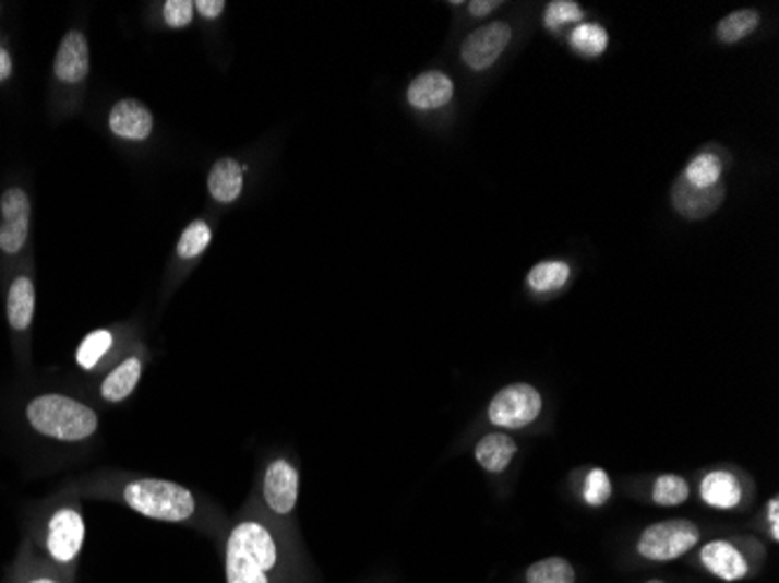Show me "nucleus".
<instances>
[{
  "mask_svg": "<svg viewBox=\"0 0 779 583\" xmlns=\"http://www.w3.org/2000/svg\"><path fill=\"white\" fill-rule=\"evenodd\" d=\"M278 568V542L260 519H241L231 527L225 551L227 583H271Z\"/></svg>",
  "mask_w": 779,
  "mask_h": 583,
  "instance_id": "nucleus-1",
  "label": "nucleus"
},
{
  "mask_svg": "<svg viewBox=\"0 0 779 583\" xmlns=\"http://www.w3.org/2000/svg\"><path fill=\"white\" fill-rule=\"evenodd\" d=\"M120 495L131 511L152 521L188 523L196 513L194 492L164 478H131Z\"/></svg>",
  "mask_w": 779,
  "mask_h": 583,
  "instance_id": "nucleus-2",
  "label": "nucleus"
},
{
  "mask_svg": "<svg viewBox=\"0 0 779 583\" xmlns=\"http://www.w3.org/2000/svg\"><path fill=\"white\" fill-rule=\"evenodd\" d=\"M26 418L36 432L57 441H82L96 435V411L63 394H40L26 406Z\"/></svg>",
  "mask_w": 779,
  "mask_h": 583,
  "instance_id": "nucleus-3",
  "label": "nucleus"
},
{
  "mask_svg": "<svg viewBox=\"0 0 779 583\" xmlns=\"http://www.w3.org/2000/svg\"><path fill=\"white\" fill-rule=\"evenodd\" d=\"M700 539V530L696 523L684 519L660 521L649 525L645 533L639 535L637 554L647 560L668 562L688 554L693 546Z\"/></svg>",
  "mask_w": 779,
  "mask_h": 583,
  "instance_id": "nucleus-4",
  "label": "nucleus"
},
{
  "mask_svg": "<svg viewBox=\"0 0 779 583\" xmlns=\"http://www.w3.org/2000/svg\"><path fill=\"white\" fill-rule=\"evenodd\" d=\"M541 408H544V400L535 385L512 383L502 388L490 402L488 420L502 430H523L539 418Z\"/></svg>",
  "mask_w": 779,
  "mask_h": 583,
  "instance_id": "nucleus-5",
  "label": "nucleus"
},
{
  "mask_svg": "<svg viewBox=\"0 0 779 583\" xmlns=\"http://www.w3.org/2000/svg\"><path fill=\"white\" fill-rule=\"evenodd\" d=\"M514 28L510 22H490L474 28L460 47L463 63L474 73H483L493 68L512 45Z\"/></svg>",
  "mask_w": 779,
  "mask_h": 583,
  "instance_id": "nucleus-6",
  "label": "nucleus"
},
{
  "mask_svg": "<svg viewBox=\"0 0 779 583\" xmlns=\"http://www.w3.org/2000/svg\"><path fill=\"white\" fill-rule=\"evenodd\" d=\"M262 495L266 507L276 516H290L299 502V469L287 457H276L268 462L264 472Z\"/></svg>",
  "mask_w": 779,
  "mask_h": 583,
  "instance_id": "nucleus-7",
  "label": "nucleus"
},
{
  "mask_svg": "<svg viewBox=\"0 0 779 583\" xmlns=\"http://www.w3.org/2000/svg\"><path fill=\"white\" fill-rule=\"evenodd\" d=\"M0 250L8 254L20 252L28 241V225H31V201L20 187L10 190L0 199Z\"/></svg>",
  "mask_w": 779,
  "mask_h": 583,
  "instance_id": "nucleus-8",
  "label": "nucleus"
},
{
  "mask_svg": "<svg viewBox=\"0 0 779 583\" xmlns=\"http://www.w3.org/2000/svg\"><path fill=\"white\" fill-rule=\"evenodd\" d=\"M84 544V521L77 509H59L47 527V551L57 562H73Z\"/></svg>",
  "mask_w": 779,
  "mask_h": 583,
  "instance_id": "nucleus-9",
  "label": "nucleus"
},
{
  "mask_svg": "<svg viewBox=\"0 0 779 583\" xmlns=\"http://www.w3.org/2000/svg\"><path fill=\"white\" fill-rule=\"evenodd\" d=\"M108 127L117 139L143 143L152 135V129H155V117L139 98H122L112 106L108 115Z\"/></svg>",
  "mask_w": 779,
  "mask_h": 583,
  "instance_id": "nucleus-10",
  "label": "nucleus"
},
{
  "mask_svg": "<svg viewBox=\"0 0 779 583\" xmlns=\"http://www.w3.org/2000/svg\"><path fill=\"white\" fill-rule=\"evenodd\" d=\"M455 96V82L444 71H426L411 80L406 100L418 112H434L446 108Z\"/></svg>",
  "mask_w": 779,
  "mask_h": 583,
  "instance_id": "nucleus-11",
  "label": "nucleus"
},
{
  "mask_svg": "<svg viewBox=\"0 0 779 583\" xmlns=\"http://www.w3.org/2000/svg\"><path fill=\"white\" fill-rule=\"evenodd\" d=\"M55 75L65 84H77L89 75V43L80 31H68L55 59Z\"/></svg>",
  "mask_w": 779,
  "mask_h": 583,
  "instance_id": "nucleus-12",
  "label": "nucleus"
},
{
  "mask_svg": "<svg viewBox=\"0 0 779 583\" xmlns=\"http://www.w3.org/2000/svg\"><path fill=\"white\" fill-rule=\"evenodd\" d=\"M726 199V187L719 185L715 190H696L682 178L672 187V205L686 219H703L712 215Z\"/></svg>",
  "mask_w": 779,
  "mask_h": 583,
  "instance_id": "nucleus-13",
  "label": "nucleus"
},
{
  "mask_svg": "<svg viewBox=\"0 0 779 583\" xmlns=\"http://www.w3.org/2000/svg\"><path fill=\"white\" fill-rule=\"evenodd\" d=\"M700 560L709 572L717 574L723 581H740L750 572L747 558H744L733 544L721 539L709 542L700 551Z\"/></svg>",
  "mask_w": 779,
  "mask_h": 583,
  "instance_id": "nucleus-14",
  "label": "nucleus"
},
{
  "mask_svg": "<svg viewBox=\"0 0 779 583\" xmlns=\"http://www.w3.org/2000/svg\"><path fill=\"white\" fill-rule=\"evenodd\" d=\"M243 174L245 168L241 162H236L233 157H223L217 159L211 170H208V194L213 201L229 205L233 201H239L243 194Z\"/></svg>",
  "mask_w": 779,
  "mask_h": 583,
  "instance_id": "nucleus-15",
  "label": "nucleus"
},
{
  "mask_svg": "<svg viewBox=\"0 0 779 583\" xmlns=\"http://www.w3.org/2000/svg\"><path fill=\"white\" fill-rule=\"evenodd\" d=\"M700 497H703V502L712 509L731 511L742 504V486H740L735 474L717 469V472H709L703 476Z\"/></svg>",
  "mask_w": 779,
  "mask_h": 583,
  "instance_id": "nucleus-16",
  "label": "nucleus"
},
{
  "mask_svg": "<svg viewBox=\"0 0 779 583\" xmlns=\"http://www.w3.org/2000/svg\"><path fill=\"white\" fill-rule=\"evenodd\" d=\"M518 453V443L506 437L504 432H493L481 437V441L474 449V457L488 474H502L512 465V460Z\"/></svg>",
  "mask_w": 779,
  "mask_h": 583,
  "instance_id": "nucleus-17",
  "label": "nucleus"
},
{
  "mask_svg": "<svg viewBox=\"0 0 779 583\" xmlns=\"http://www.w3.org/2000/svg\"><path fill=\"white\" fill-rule=\"evenodd\" d=\"M143 376V362L141 357H127L124 362L117 365L108 376L106 381L100 383V397L112 404H120L127 397H131L133 390L139 388V381Z\"/></svg>",
  "mask_w": 779,
  "mask_h": 583,
  "instance_id": "nucleus-18",
  "label": "nucleus"
},
{
  "mask_svg": "<svg viewBox=\"0 0 779 583\" xmlns=\"http://www.w3.org/2000/svg\"><path fill=\"white\" fill-rule=\"evenodd\" d=\"M723 168H726V159L721 157V154H717L712 150H705L686 164L682 180L691 187H696V190H715V187L723 185L721 182Z\"/></svg>",
  "mask_w": 779,
  "mask_h": 583,
  "instance_id": "nucleus-19",
  "label": "nucleus"
},
{
  "mask_svg": "<svg viewBox=\"0 0 779 583\" xmlns=\"http://www.w3.org/2000/svg\"><path fill=\"white\" fill-rule=\"evenodd\" d=\"M33 311H36V287H33L31 278L20 276L8 295V320L10 328L16 332L28 330V324L33 320Z\"/></svg>",
  "mask_w": 779,
  "mask_h": 583,
  "instance_id": "nucleus-20",
  "label": "nucleus"
},
{
  "mask_svg": "<svg viewBox=\"0 0 779 583\" xmlns=\"http://www.w3.org/2000/svg\"><path fill=\"white\" fill-rule=\"evenodd\" d=\"M572 278V266L565 260H541L528 271V287L535 295H551L563 289Z\"/></svg>",
  "mask_w": 779,
  "mask_h": 583,
  "instance_id": "nucleus-21",
  "label": "nucleus"
},
{
  "mask_svg": "<svg viewBox=\"0 0 779 583\" xmlns=\"http://www.w3.org/2000/svg\"><path fill=\"white\" fill-rule=\"evenodd\" d=\"M570 47L584 59H598L609 47V31L598 22H582L570 33Z\"/></svg>",
  "mask_w": 779,
  "mask_h": 583,
  "instance_id": "nucleus-22",
  "label": "nucleus"
},
{
  "mask_svg": "<svg viewBox=\"0 0 779 583\" xmlns=\"http://www.w3.org/2000/svg\"><path fill=\"white\" fill-rule=\"evenodd\" d=\"M760 26V12L744 8L735 10L731 14H726L723 20L717 24V38L723 45H738L742 40H747L754 36L756 28Z\"/></svg>",
  "mask_w": 779,
  "mask_h": 583,
  "instance_id": "nucleus-23",
  "label": "nucleus"
},
{
  "mask_svg": "<svg viewBox=\"0 0 779 583\" xmlns=\"http://www.w3.org/2000/svg\"><path fill=\"white\" fill-rule=\"evenodd\" d=\"M688 495L691 486L680 474H660L651 488V500L658 507H680L688 500Z\"/></svg>",
  "mask_w": 779,
  "mask_h": 583,
  "instance_id": "nucleus-24",
  "label": "nucleus"
},
{
  "mask_svg": "<svg viewBox=\"0 0 779 583\" xmlns=\"http://www.w3.org/2000/svg\"><path fill=\"white\" fill-rule=\"evenodd\" d=\"M211 238H213V229H211L208 222L206 219H194L180 234V241H178L176 252H178L180 260H196V257H201L203 252L208 250Z\"/></svg>",
  "mask_w": 779,
  "mask_h": 583,
  "instance_id": "nucleus-25",
  "label": "nucleus"
},
{
  "mask_svg": "<svg viewBox=\"0 0 779 583\" xmlns=\"http://www.w3.org/2000/svg\"><path fill=\"white\" fill-rule=\"evenodd\" d=\"M528 583H574L577 581V572H574L572 564L565 558H547L539 560L528 568L525 574Z\"/></svg>",
  "mask_w": 779,
  "mask_h": 583,
  "instance_id": "nucleus-26",
  "label": "nucleus"
},
{
  "mask_svg": "<svg viewBox=\"0 0 779 583\" xmlns=\"http://www.w3.org/2000/svg\"><path fill=\"white\" fill-rule=\"evenodd\" d=\"M112 343H115V336L110 330H96L92 332L87 338H84L80 343V348H77V365L82 369H94L100 359H104L108 355V350L112 348Z\"/></svg>",
  "mask_w": 779,
  "mask_h": 583,
  "instance_id": "nucleus-27",
  "label": "nucleus"
},
{
  "mask_svg": "<svg viewBox=\"0 0 779 583\" xmlns=\"http://www.w3.org/2000/svg\"><path fill=\"white\" fill-rule=\"evenodd\" d=\"M584 22V8L574 0H551L544 10V26L551 33L563 31L565 26H577Z\"/></svg>",
  "mask_w": 779,
  "mask_h": 583,
  "instance_id": "nucleus-28",
  "label": "nucleus"
},
{
  "mask_svg": "<svg viewBox=\"0 0 779 583\" xmlns=\"http://www.w3.org/2000/svg\"><path fill=\"white\" fill-rule=\"evenodd\" d=\"M612 497V481L604 469H592L586 476L584 484V500L588 507H602Z\"/></svg>",
  "mask_w": 779,
  "mask_h": 583,
  "instance_id": "nucleus-29",
  "label": "nucleus"
},
{
  "mask_svg": "<svg viewBox=\"0 0 779 583\" xmlns=\"http://www.w3.org/2000/svg\"><path fill=\"white\" fill-rule=\"evenodd\" d=\"M194 20V3L192 0H168L164 3V22L168 28H188Z\"/></svg>",
  "mask_w": 779,
  "mask_h": 583,
  "instance_id": "nucleus-30",
  "label": "nucleus"
},
{
  "mask_svg": "<svg viewBox=\"0 0 779 583\" xmlns=\"http://www.w3.org/2000/svg\"><path fill=\"white\" fill-rule=\"evenodd\" d=\"M225 8H227L225 0H196L194 3V12L208 22L217 20V16H223Z\"/></svg>",
  "mask_w": 779,
  "mask_h": 583,
  "instance_id": "nucleus-31",
  "label": "nucleus"
},
{
  "mask_svg": "<svg viewBox=\"0 0 779 583\" xmlns=\"http://www.w3.org/2000/svg\"><path fill=\"white\" fill-rule=\"evenodd\" d=\"M500 5V0H471V3H467V10L474 20H483V16L493 14Z\"/></svg>",
  "mask_w": 779,
  "mask_h": 583,
  "instance_id": "nucleus-32",
  "label": "nucleus"
},
{
  "mask_svg": "<svg viewBox=\"0 0 779 583\" xmlns=\"http://www.w3.org/2000/svg\"><path fill=\"white\" fill-rule=\"evenodd\" d=\"M766 519H768L770 535H772V539L777 542V539H779V500H777V497H770V500H768Z\"/></svg>",
  "mask_w": 779,
  "mask_h": 583,
  "instance_id": "nucleus-33",
  "label": "nucleus"
},
{
  "mask_svg": "<svg viewBox=\"0 0 779 583\" xmlns=\"http://www.w3.org/2000/svg\"><path fill=\"white\" fill-rule=\"evenodd\" d=\"M12 75V57L5 47H0V82H5Z\"/></svg>",
  "mask_w": 779,
  "mask_h": 583,
  "instance_id": "nucleus-34",
  "label": "nucleus"
},
{
  "mask_svg": "<svg viewBox=\"0 0 779 583\" xmlns=\"http://www.w3.org/2000/svg\"><path fill=\"white\" fill-rule=\"evenodd\" d=\"M31 583H59V581H55V579H33Z\"/></svg>",
  "mask_w": 779,
  "mask_h": 583,
  "instance_id": "nucleus-35",
  "label": "nucleus"
},
{
  "mask_svg": "<svg viewBox=\"0 0 779 583\" xmlns=\"http://www.w3.org/2000/svg\"><path fill=\"white\" fill-rule=\"evenodd\" d=\"M647 583H663V581H658V579H654V581H647Z\"/></svg>",
  "mask_w": 779,
  "mask_h": 583,
  "instance_id": "nucleus-36",
  "label": "nucleus"
}]
</instances>
